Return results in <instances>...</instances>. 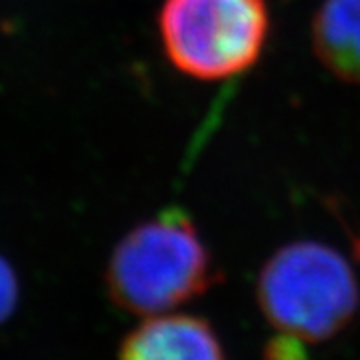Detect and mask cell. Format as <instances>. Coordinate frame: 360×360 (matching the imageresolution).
<instances>
[{
	"label": "cell",
	"instance_id": "6da1fadb",
	"mask_svg": "<svg viewBox=\"0 0 360 360\" xmlns=\"http://www.w3.org/2000/svg\"><path fill=\"white\" fill-rule=\"evenodd\" d=\"M219 281L210 248L179 206L130 229L106 266V286L116 304L142 316L172 312Z\"/></svg>",
	"mask_w": 360,
	"mask_h": 360
},
{
	"label": "cell",
	"instance_id": "277c9868",
	"mask_svg": "<svg viewBox=\"0 0 360 360\" xmlns=\"http://www.w3.org/2000/svg\"><path fill=\"white\" fill-rule=\"evenodd\" d=\"M120 360H226L212 326L193 314L148 316L122 345Z\"/></svg>",
	"mask_w": 360,
	"mask_h": 360
},
{
	"label": "cell",
	"instance_id": "ba28073f",
	"mask_svg": "<svg viewBox=\"0 0 360 360\" xmlns=\"http://www.w3.org/2000/svg\"><path fill=\"white\" fill-rule=\"evenodd\" d=\"M352 252H354V258L360 262V234L352 238Z\"/></svg>",
	"mask_w": 360,
	"mask_h": 360
},
{
	"label": "cell",
	"instance_id": "5b68a950",
	"mask_svg": "<svg viewBox=\"0 0 360 360\" xmlns=\"http://www.w3.org/2000/svg\"><path fill=\"white\" fill-rule=\"evenodd\" d=\"M310 42L333 77L360 86V0H322L312 16Z\"/></svg>",
	"mask_w": 360,
	"mask_h": 360
},
{
	"label": "cell",
	"instance_id": "7a4b0ae2",
	"mask_svg": "<svg viewBox=\"0 0 360 360\" xmlns=\"http://www.w3.org/2000/svg\"><path fill=\"white\" fill-rule=\"evenodd\" d=\"M257 300L281 333L319 345L342 333L360 307V286L348 258L321 240L276 248L258 272Z\"/></svg>",
	"mask_w": 360,
	"mask_h": 360
},
{
	"label": "cell",
	"instance_id": "8992f818",
	"mask_svg": "<svg viewBox=\"0 0 360 360\" xmlns=\"http://www.w3.org/2000/svg\"><path fill=\"white\" fill-rule=\"evenodd\" d=\"M18 295H20L18 276L14 272L13 264L0 255V324L14 312Z\"/></svg>",
	"mask_w": 360,
	"mask_h": 360
},
{
	"label": "cell",
	"instance_id": "52a82bcc",
	"mask_svg": "<svg viewBox=\"0 0 360 360\" xmlns=\"http://www.w3.org/2000/svg\"><path fill=\"white\" fill-rule=\"evenodd\" d=\"M266 360H307L304 342L296 340L288 335H278L274 340H270L264 352Z\"/></svg>",
	"mask_w": 360,
	"mask_h": 360
},
{
	"label": "cell",
	"instance_id": "3957f363",
	"mask_svg": "<svg viewBox=\"0 0 360 360\" xmlns=\"http://www.w3.org/2000/svg\"><path fill=\"white\" fill-rule=\"evenodd\" d=\"M158 39L180 75L205 82L248 72L270 37L269 0H162Z\"/></svg>",
	"mask_w": 360,
	"mask_h": 360
}]
</instances>
